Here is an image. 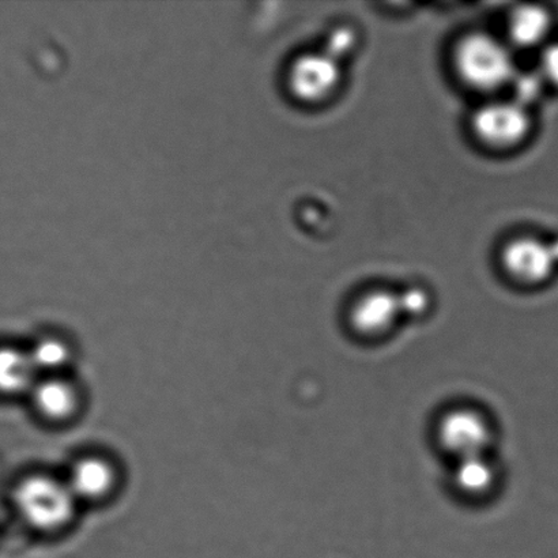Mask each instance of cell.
Listing matches in <instances>:
<instances>
[{
	"label": "cell",
	"instance_id": "11",
	"mask_svg": "<svg viewBox=\"0 0 558 558\" xmlns=\"http://www.w3.org/2000/svg\"><path fill=\"white\" fill-rule=\"evenodd\" d=\"M548 11L539 5H522L513 11L510 20L512 40L521 47H535L543 43L550 31Z\"/></svg>",
	"mask_w": 558,
	"mask_h": 558
},
{
	"label": "cell",
	"instance_id": "1",
	"mask_svg": "<svg viewBox=\"0 0 558 558\" xmlns=\"http://www.w3.org/2000/svg\"><path fill=\"white\" fill-rule=\"evenodd\" d=\"M14 502L29 526L54 532L73 519L76 499L68 483L48 475H32L15 489Z\"/></svg>",
	"mask_w": 558,
	"mask_h": 558
},
{
	"label": "cell",
	"instance_id": "17",
	"mask_svg": "<svg viewBox=\"0 0 558 558\" xmlns=\"http://www.w3.org/2000/svg\"><path fill=\"white\" fill-rule=\"evenodd\" d=\"M354 35L349 29L333 32L328 44L327 54L337 60L339 54H344L353 47Z\"/></svg>",
	"mask_w": 558,
	"mask_h": 558
},
{
	"label": "cell",
	"instance_id": "8",
	"mask_svg": "<svg viewBox=\"0 0 558 558\" xmlns=\"http://www.w3.org/2000/svg\"><path fill=\"white\" fill-rule=\"evenodd\" d=\"M114 481L111 464L100 458H85L71 470L68 485L76 500H97L111 492Z\"/></svg>",
	"mask_w": 558,
	"mask_h": 558
},
{
	"label": "cell",
	"instance_id": "5",
	"mask_svg": "<svg viewBox=\"0 0 558 558\" xmlns=\"http://www.w3.org/2000/svg\"><path fill=\"white\" fill-rule=\"evenodd\" d=\"M341 71L337 60L327 53H310L295 60L289 73L290 89L300 100H325L337 89Z\"/></svg>",
	"mask_w": 558,
	"mask_h": 558
},
{
	"label": "cell",
	"instance_id": "16",
	"mask_svg": "<svg viewBox=\"0 0 558 558\" xmlns=\"http://www.w3.org/2000/svg\"><path fill=\"white\" fill-rule=\"evenodd\" d=\"M539 74L544 81L558 86V43L545 48L541 57Z\"/></svg>",
	"mask_w": 558,
	"mask_h": 558
},
{
	"label": "cell",
	"instance_id": "3",
	"mask_svg": "<svg viewBox=\"0 0 558 558\" xmlns=\"http://www.w3.org/2000/svg\"><path fill=\"white\" fill-rule=\"evenodd\" d=\"M532 120L526 108L517 102L490 104L474 114L473 129L484 144L496 149L521 144L526 138Z\"/></svg>",
	"mask_w": 558,
	"mask_h": 558
},
{
	"label": "cell",
	"instance_id": "9",
	"mask_svg": "<svg viewBox=\"0 0 558 558\" xmlns=\"http://www.w3.org/2000/svg\"><path fill=\"white\" fill-rule=\"evenodd\" d=\"M33 402L44 417L52 421L68 420L78 407V392L63 379L37 381L32 388Z\"/></svg>",
	"mask_w": 558,
	"mask_h": 558
},
{
	"label": "cell",
	"instance_id": "13",
	"mask_svg": "<svg viewBox=\"0 0 558 558\" xmlns=\"http://www.w3.org/2000/svg\"><path fill=\"white\" fill-rule=\"evenodd\" d=\"M33 365L38 372H57L63 369L71 360V349L59 338H43L29 352Z\"/></svg>",
	"mask_w": 558,
	"mask_h": 558
},
{
	"label": "cell",
	"instance_id": "15",
	"mask_svg": "<svg viewBox=\"0 0 558 558\" xmlns=\"http://www.w3.org/2000/svg\"><path fill=\"white\" fill-rule=\"evenodd\" d=\"M402 314L418 316L428 308V295L421 289H410L407 293L399 295Z\"/></svg>",
	"mask_w": 558,
	"mask_h": 558
},
{
	"label": "cell",
	"instance_id": "10",
	"mask_svg": "<svg viewBox=\"0 0 558 558\" xmlns=\"http://www.w3.org/2000/svg\"><path fill=\"white\" fill-rule=\"evenodd\" d=\"M37 371L29 352L15 348H0V393L15 396L32 391L36 385Z\"/></svg>",
	"mask_w": 558,
	"mask_h": 558
},
{
	"label": "cell",
	"instance_id": "14",
	"mask_svg": "<svg viewBox=\"0 0 558 558\" xmlns=\"http://www.w3.org/2000/svg\"><path fill=\"white\" fill-rule=\"evenodd\" d=\"M512 84L517 98L515 102L524 107L526 104L537 100L541 92H543L544 78L541 74L534 73L517 74L513 76Z\"/></svg>",
	"mask_w": 558,
	"mask_h": 558
},
{
	"label": "cell",
	"instance_id": "6",
	"mask_svg": "<svg viewBox=\"0 0 558 558\" xmlns=\"http://www.w3.org/2000/svg\"><path fill=\"white\" fill-rule=\"evenodd\" d=\"M557 260L555 247L532 238L515 240L507 245L502 254L508 275L529 284L545 282L554 275Z\"/></svg>",
	"mask_w": 558,
	"mask_h": 558
},
{
	"label": "cell",
	"instance_id": "4",
	"mask_svg": "<svg viewBox=\"0 0 558 558\" xmlns=\"http://www.w3.org/2000/svg\"><path fill=\"white\" fill-rule=\"evenodd\" d=\"M439 436L442 447L461 459L485 456L492 439L486 420L474 410L461 409L442 418Z\"/></svg>",
	"mask_w": 558,
	"mask_h": 558
},
{
	"label": "cell",
	"instance_id": "7",
	"mask_svg": "<svg viewBox=\"0 0 558 558\" xmlns=\"http://www.w3.org/2000/svg\"><path fill=\"white\" fill-rule=\"evenodd\" d=\"M401 314L399 295L386 292V290H376V292L364 295L354 305L352 323L355 330L364 336L377 337L391 330Z\"/></svg>",
	"mask_w": 558,
	"mask_h": 558
},
{
	"label": "cell",
	"instance_id": "12",
	"mask_svg": "<svg viewBox=\"0 0 558 558\" xmlns=\"http://www.w3.org/2000/svg\"><path fill=\"white\" fill-rule=\"evenodd\" d=\"M496 472L485 456L461 459L456 472L458 488L469 495H483L494 485Z\"/></svg>",
	"mask_w": 558,
	"mask_h": 558
},
{
	"label": "cell",
	"instance_id": "2",
	"mask_svg": "<svg viewBox=\"0 0 558 558\" xmlns=\"http://www.w3.org/2000/svg\"><path fill=\"white\" fill-rule=\"evenodd\" d=\"M456 65L468 85L485 92L500 89L517 75L511 52L485 33H475L459 43Z\"/></svg>",
	"mask_w": 558,
	"mask_h": 558
}]
</instances>
